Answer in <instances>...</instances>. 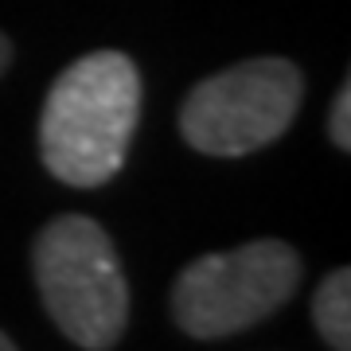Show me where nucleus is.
Instances as JSON below:
<instances>
[{
	"mask_svg": "<svg viewBox=\"0 0 351 351\" xmlns=\"http://www.w3.org/2000/svg\"><path fill=\"white\" fill-rule=\"evenodd\" d=\"M301 98L297 63L281 55L246 59L191 86L180 106V133L203 156H250L293 125Z\"/></svg>",
	"mask_w": 351,
	"mask_h": 351,
	"instance_id": "nucleus-4",
	"label": "nucleus"
},
{
	"mask_svg": "<svg viewBox=\"0 0 351 351\" xmlns=\"http://www.w3.org/2000/svg\"><path fill=\"white\" fill-rule=\"evenodd\" d=\"M313 324L328 348L351 351V274L332 269L313 293Z\"/></svg>",
	"mask_w": 351,
	"mask_h": 351,
	"instance_id": "nucleus-5",
	"label": "nucleus"
},
{
	"mask_svg": "<svg viewBox=\"0 0 351 351\" xmlns=\"http://www.w3.org/2000/svg\"><path fill=\"white\" fill-rule=\"evenodd\" d=\"M328 137L336 149H351V86L343 82L332 101V113H328Z\"/></svg>",
	"mask_w": 351,
	"mask_h": 351,
	"instance_id": "nucleus-6",
	"label": "nucleus"
},
{
	"mask_svg": "<svg viewBox=\"0 0 351 351\" xmlns=\"http://www.w3.org/2000/svg\"><path fill=\"white\" fill-rule=\"evenodd\" d=\"M39 301L71 343L110 351L129 324V281L106 226L90 215H59L32 246Z\"/></svg>",
	"mask_w": 351,
	"mask_h": 351,
	"instance_id": "nucleus-2",
	"label": "nucleus"
},
{
	"mask_svg": "<svg viewBox=\"0 0 351 351\" xmlns=\"http://www.w3.org/2000/svg\"><path fill=\"white\" fill-rule=\"evenodd\" d=\"M0 351H20V348H16L12 339H8V336H4V332H0Z\"/></svg>",
	"mask_w": 351,
	"mask_h": 351,
	"instance_id": "nucleus-8",
	"label": "nucleus"
},
{
	"mask_svg": "<svg viewBox=\"0 0 351 351\" xmlns=\"http://www.w3.org/2000/svg\"><path fill=\"white\" fill-rule=\"evenodd\" d=\"M301 254L281 239L203 254L172 281V316L191 339H223L262 324L301 285Z\"/></svg>",
	"mask_w": 351,
	"mask_h": 351,
	"instance_id": "nucleus-3",
	"label": "nucleus"
},
{
	"mask_svg": "<svg viewBox=\"0 0 351 351\" xmlns=\"http://www.w3.org/2000/svg\"><path fill=\"white\" fill-rule=\"evenodd\" d=\"M8 63H12V43H8V36L0 32V75L8 71Z\"/></svg>",
	"mask_w": 351,
	"mask_h": 351,
	"instance_id": "nucleus-7",
	"label": "nucleus"
},
{
	"mask_svg": "<svg viewBox=\"0 0 351 351\" xmlns=\"http://www.w3.org/2000/svg\"><path fill=\"white\" fill-rule=\"evenodd\" d=\"M141 71L121 51H90L51 82L39 156L66 188H106L125 168L141 121Z\"/></svg>",
	"mask_w": 351,
	"mask_h": 351,
	"instance_id": "nucleus-1",
	"label": "nucleus"
}]
</instances>
